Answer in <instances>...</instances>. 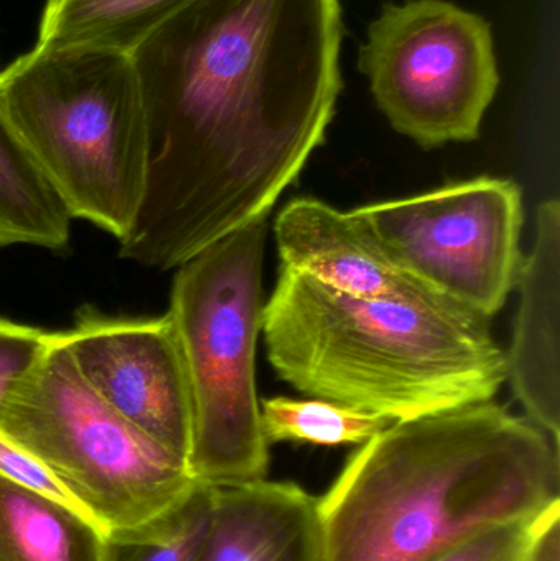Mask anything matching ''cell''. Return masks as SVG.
I'll list each match as a JSON object with an SVG mask.
<instances>
[{
	"label": "cell",
	"mask_w": 560,
	"mask_h": 561,
	"mask_svg": "<svg viewBox=\"0 0 560 561\" xmlns=\"http://www.w3.org/2000/svg\"><path fill=\"white\" fill-rule=\"evenodd\" d=\"M342 35L341 0H190L132 53L148 178L122 260L170 272L266 219L324 144Z\"/></svg>",
	"instance_id": "6da1fadb"
},
{
	"label": "cell",
	"mask_w": 560,
	"mask_h": 561,
	"mask_svg": "<svg viewBox=\"0 0 560 561\" xmlns=\"http://www.w3.org/2000/svg\"><path fill=\"white\" fill-rule=\"evenodd\" d=\"M71 220L0 105V249L25 245L65 253Z\"/></svg>",
	"instance_id": "9a60e30c"
},
{
	"label": "cell",
	"mask_w": 560,
	"mask_h": 561,
	"mask_svg": "<svg viewBox=\"0 0 560 561\" xmlns=\"http://www.w3.org/2000/svg\"><path fill=\"white\" fill-rule=\"evenodd\" d=\"M519 309L506 379L529 421L560 434V204L539 206L536 242L519 268Z\"/></svg>",
	"instance_id": "30bf717a"
},
{
	"label": "cell",
	"mask_w": 560,
	"mask_h": 561,
	"mask_svg": "<svg viewBox=\"0 0 560 561\" xmlns=\"http://www.w3.org/2000/svg\"><path fill=\"white\" fill-rule=\"evenodd\" d=\"M0 105L71 219L130 232L148 178V122L132 55L33 48L0 72Z\"/></svg>",
	"instance_id": "277c9868"
},
{
	"label": "cell",
	"mask_w": 560,
	"mask_h": 561,
	"mask_svg": "<svg viewBox=\"0 0 560 561\" xmlns=\"http://www.w3.org/2000/svg\"><path fill=\"white\" fill-rule=\"evenodd\" d=\"M190 0H46L35 48L132 55Z\"/></svg>",
	"instance_id": "5bb4252c"
},
{
	"label": "cell",
	"mask_w": 560,
	"mask_h": 561,
	"mask_svg": "<svg viewBox=\"0 0 560 561\" xmlns=\"http://www.w3.org/2000/svg\"><path fill=\"white\" fill-rule=\"evenodd\" d=\"M194 561H324L318 500L298 484L266 478L216 484Z\"/></svg>",
	"instance_id": "7c38bea8"
},
{
	"label": "cell",
	"mask_w": 560,
	"mask_h": 561,
	"mask_svg": "<svg viewBox=\"0 0 560 561\" xmlns=\"http://www.w3.org/2000/svg\"><path fill=\"white\" fill-rule=\"evenodd\" d=\"M559 442L493 401L393 422L318 500L324 561H433L559 501Z\"/></svg>",
	"instance_id": "7a4b0ae2"
},
{
	"label": "cell",
	"mask_w": 560,
	"mask_h": 561,
	"mask_svg": "<svg viewBox=\"0 0 560 561\" xmlns=\"http://www.w3.org/2000/svg\"><path fill=\"white\" fill-rule=\"evenodd\" d=\"M213 486L196 483L176 507L140 529L107 536L104 561H194L209 529Z\"/></svg>",
	"instance_id": "e0dca14e"
},
{
	"label": "cell",
	"mask_w": 560,
	"mask_h": 561,
	"mask_svg": "<svg viewBox=\"0 0 560 561\" xmlns=\"http://www.w3.org/2000/svg\"><path fill=\"white\" fill-rule=\"evenodd\" d=\"M58 335L89 388L187 465L193 437L190 382L168 313L114 317L84 306Z\"/></svg>",
	"instance_id": "9c48e42d"
},
{
	"label": "cell",
	"mask_w": 560,
	"mask_h": 561,
	"mask_svg": "<svg viewBox=\"0 0 560 561\" xmlns=\"http://www.w3.org/2000/svg\"><path fill=\"white\" fill-rule=\"evenodd\" d=\"M0 474L33 493L42 494L48 500L65 504V506L89 516L88 511L45 463L2 434H0Z\"/></svg>",
	"instance_id": "d6986e66"
},
{
	"label": "cell",
	"mask_w": 560,
	"mask_h": 561,
	"mask_svg": "<svg viewBox=\"0 0 560 561\" xmlns=\"http://www.w3.org/2000/svg\"><path fill=\"white\" fill-rule=\"evenodd\" d=\"M262 332L283 381L395 422L492 401L506 382L489 320L434 293L365 299L282 266Z\"/></svg>",
	"instance_id": "3957f363"
},
{
	"label": "cell",
	"mask_w": 560,
	"mask_h": 561,
	"mask_svg": "<svg viewBox=\"0 0 560 561\" xmlns=\"http://www.w3.org/2000/svg\"><path fill=\"white\" fill-rule=\"evenodd\" d=\"M532 520L487 530L433 561H525Z\"/></svg>",
	"instance_id": "ffe728a7"
},
{
	"label": "cell",
	"mask_w": 560,
	"mask_h": 561,
	"mask_svg": "<svg viewBox=\"0 0 560 561\" xmlns=\"http://www.w3.org/2000/svg\"><path fill=\"white\" fill-rule=\"evenodd\" d=\"M275 239L282 266L305 273L338 293L365 299L433 293L391 265L351 213L315 197H299L283 207L275 220Z\"/></svg>",
	"instance_id": "8fae6325"
},
{
	"label": "cell",
	"mask_w": 560,
	"mask_h": 561,
	"mask_svg": "<svg viewBox=\"0 0 560 561\" xmlns=\"http://www.w3.org/2000/svg\"><path fill=\"white\" fill-rule=\"evenodd\" d=\"M525 561H560V500L532 520Z\"/></svg>",
	"instance_id": "44dd1931"
},
{
	"label": "cell",
	"mask_w": 560,
	"mask_h": 561,
	"mask_svg": "<svg viewBox=\"0 0 560 561\" xmlns=\"http://www.w3.org/2000/svg\"><path fill=\"white\" fill-rule=\"evenodd\" d=\"M0 434L45 463L105 536L164 516L197 483L89 388L58 332L3 408Z\"/></svg>",
	"instance_id": "8992f818"
},
{
	"label": "cell",
	"mask_w": 560,
	"mask_h": 561,
	"mask_svg": "<svg viewBox=\"0 0 560 561\" xmlns=\"http://www.w3.org/2000/svg\"><path fill=\"white\" fill-rule=\"evenodd\" d=\"M266 236V219L256 220L174 270L167 313L190 382L187 470L197 483H252L268 473L255 382Z\"/></svg>",
	"instance_id": "5b68a950"
},
{
	"label": "cell",
	"mask_w": 560,
	"mask_h": 561,
	"mask_svg": "<svg viewBox=\"0 0 560 561\" xmlns=\"http://www.w3.org/2000/svg\"><path fill=\"white\" fill-rule=\"evenodd\" d=\"M351 216L391 265L483 319L518 280L523 196L513 181L477 178Z\"/></svg>",
	"instance_id": "ba28073f"
},
{
	"label": "cell",
	"mask_w": 560,
	"mask_h": 561,
	"mask_svg": "<svg viewBox=\"0 0 560 561\" xmlns=\"http://www.w3.org/2000/svg\"><path fill=\"white\" fill-rule=\"evenodd\" d=\"M358 69L391 127L424 148L479 138L500 85L492 25L447 0L387 3Z\"/></svg>",
	"instance_id": "52a82bcc"
},
{
	"label": "cell",
	"mask_w": 560,
	"mask_h": 561,
	"mask_svg": "<svg viewBox=\"0 0 560 561\" xmlns=\"http://www.w3.org/2000/svg\"><path fill=\"white\" fill-rule=\"evenodd\" d=\"M52 333L0 317V415L48 348Z\"/></svg>",
	"instance_id": "ac0fdd59"
},
{
	"label": "cell",
	"mask_w": 560,
	"mask_h": 561,
	"mask_svg": "<svg viewBox=\"0 0 560 561\" xmlns=\"http://www.w3.org/2000/svg\"><path fill=\"white\" fill-rule=\"evenodd\" d=\"M105 546L91 517L0 474V561H104Z\"/></svg>",
	"instance_id": "4fadbf2b"
},
{
	"label": "cell",
	"mask_w": 560,
	"mask_h": 561,
	"mask_svg": "<svg viewBox=\"0 0 560 561\" xmlns=\"http://www.w3.org/2000/svg\"><path fill=\"white\" fill-rule=\"evenodd\" d=\"M395 421L368 412L355 411L321 399H263L260 424L270 444L334 445L365 444Z\"/></svg>",
	"instance_id": "2e32d148"
}]
</instances>
